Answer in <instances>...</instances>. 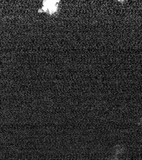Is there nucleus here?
I'll list each match as a JSON object with an SVG mask.
<instances>
[{
  "label": "nucleus",
  "mask_w": 142,
  "mask_h": 160,
  "mask_svg": "<svg viewBox=\"0 0 142 160\" xmlns=\"http://www.w3.org/2000/svg\"><path fill=\"white\" fill-rule=\"evenodd\" d=\"M44 8L46 7V9L47 8H50L51 12L55 11V7H56V2H54V1H52V2H49V1L44 2Z\"/></svg>",
  "instance_id": "1"
}]
</instances>
